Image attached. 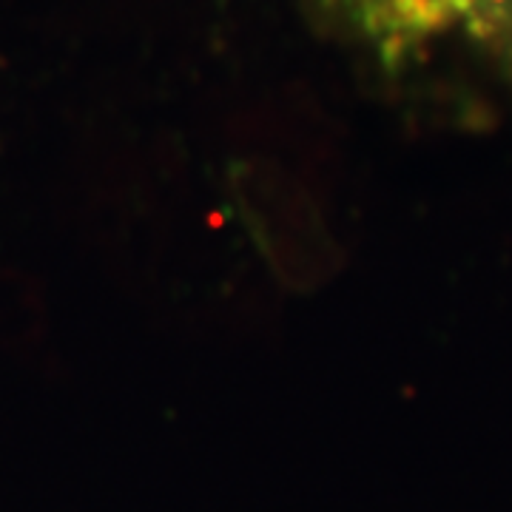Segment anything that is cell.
<instances>
[{
	"label": "cell",
	"instance_id": "6da1fadb",
	"mask_svg": "<svg viewBox=\"0 0 512 512\" xmlns=\"http://www.w3.org/2000/svg\"><path fill=\"white\" fill-rule=\"evenodd\" d=\"M319 18L393 77L467 60L512 100V0H313Z\"/></svg>",
	"mask_w": 512,
	"mask_h": 512
}]
</instances>
